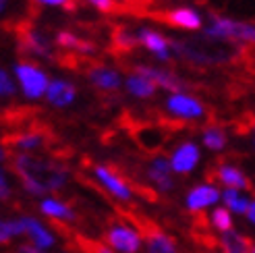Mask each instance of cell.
I'll list each match as a JSON object with an SVG mask.
<instances>
[{
	"label": "cell",
	"mask_w": 255,
	"mask_h": 253,
	"mask_svg": "<svg viewBox=\"0 0 255 253\" xmlns=\"http://www.w3.org/2000/svg\"><path fill=\"white\" fill-rule=\"evenodd\" d=\"M89 4H94V6H98L100 10H106V12H110V10H114V0H87Z\"/></svg>",
	"instance_id": "f1b7e54d"
},
{
	"label": "cell",
	"mask_w": 255,
	"mask_h": 253,
	"mask_svg": "<svg viewBox=\"0 0 255 253\" xmlns=\"http://www.w3.org/2000/svg\"><path fill=\"white\" fill-rule=\"evenodd\" d=\"M168 110L183 119H197L203 115V106L199 104V100L187 94H172L168 98Z\"/></svg>",
	"instance_id": "8fae6325"
},
{
	"label": "cell",
	"mask_w": 255,
	"mask_h": 253,
	"mask_svg": "<svg viewBox=\"0 0 255 253\" xmlns=\"http://www.w3.org/2000/svg\"><path fill=\"white\" fill-rule=\"evenodd\" d=\"M23 224H25V235L29 237L31 245H35L37 249L48 251L56 245V237L50 233L40 220H35L31 216H23Z\"/></svg>",
	"instance_id": "30bf717a"
},
{
	"label": "cell",
	"mask_w": 255,
	"mask_h": 253,
	"mask_svg": "<svg viewBox=\"0 0 255 253\" xmlns=\"http://www.w3.org/2000/svg\"><path fill=\"white\" fill-rule=\"evenodd\" d=\"M19 235H25L23 218H17V220H0V245L8 243L10 239H15Z\"/></svg>",
	"instance_id": "603a6c76"
},
{
	"label": "cell",
	"mask_w": 255,
	"mask_h": 253,
	"mask_svg": "<svg viewBox=\"0 0 255 253\" xmlns=\"http://www.w3.org/2000/svg\"><path fill=\"white\" fill-rule=\"evenodd\" d=\"M4 158H6V149H4V147H0V162H2Z\"/></svg>",
	"instance_id": "836d02e7"
},
{
	"label": "cell",
	"mask_w": 255,
	"mask_h": 253,
	"mask_svg": "<svg viewBox=\"0 0 255 253\" xmlns=\"http://www.w3.org/2000/svg\"><path fill=\"white\" fill-rule=\"evenodd\" d=\"M6 4H8V0H0V12H2V10L6 8Z\"/></svg>",
	"instance_id": "d6a6232c"
},
{
	"label": "cell",
	"mask_w": 255,
	"mask_h": 253,
	"mask_svg": "<svg viewBox=\"0 0 255 253\" xmlns=\"http://www.w3.org/2000/svg\"><path fill=\"white\" fill-rule=\"evenodd\" d=\"M15 90L17 87H15V83H12L10 75L4 69H0V96H12Z\"/></svg>",
	"instance_id": "4316f807"
},
{
	"label": "cell",
	"mask_w": 255,
	"mask_h": 253,
	"mask_svg": "<svg viewBox=\"0 0 255 253\" xmlns=\"http://www.w3.org/2000/svg\"><path fill=\"white\" fill-rule=\"evenodd\" d=\"M210 37H218V40H243V42H253L255 44V25L251 23H239L231 21L226 17H212V25L208 27Z\"/></svg>",
	"instance_id": "277c9868"
},
{
	"label": "cell",
	"mask_w": 255,
	"mask_h": 253,
	"mask_svg": "<svg viewBox=\"0 0 255 253\" xmlns=\"http://www.w3.org/2000/svg\"><path fill=\"white\" fill-rule=\"evenodd\" d=\"M94 174H96V179L100 181V185L104 187L110 195H114V197L121 199V201H131V199H133L131 187L127 185L119 174H114L110 168H106V166H96V168H94Z\"/></svg>",
	"instance_id": "8992f818"
},
{
	"label": "cell",
	"mask_w": 255,
	"mask_h": 253,
	"mask_svg": "<svg viewBox=\"0 0 255 253\" xmlns=\"http://www.w3.org/2000/svg\"><path fill=\"white\" fill-rule=\"evenodd\" d=\"M139 44L145 46L149 52H154L160 60L170 58V42L162 33H158L154 29H141L139 31Z\"/></svg>",
	"instance_id": "4fadbf2b"
},
{
	"label": "cell",
	"mask_w": 255,
	"mask_h": 253,
	"mask_svg": "<svg viewBox=\"0 0 255 253\" xmlns=\"http://www.w3.org/2000/svg\"><path fill=\"white\" fill-rule=\"evenodd\" d=\"M135 73L141 75V77H145V79H149L154 85H162V87H166V90H170L174 94H181L185 90V81L178 79L176 75H172L168 71H160V69H151V67H145V65H137Z\"/></svg>",
	"instance_id": "52a82bcc"
},
{
	"label": "cell",
	"mask_w": 255,
	"mask_h": 253,
	"mask_svg": "<svg viewBox=\"0 0 255 253\" xmlns=\"http://www.w3.org/2000/svg\"><path fill=\"white\" fill-rule=\"evenodd\" d=\"M62 253H69V251H62Z\"/></svg>",
	"instance_id": "d590c367"
},
{
	"label": "cell",
	"mask_w": 255,
	"mask_h": 253,
	"mask_svg": "<svg viewBox=\"0 0 255 253\" xmlns=\"http://www.w3.org/2000/svg\"><path fill=\"white\" fill-rule=\"evenodd\" d=\"M12 166H15L25 191H29L31 195H44L48 191H58L60 187H65L69 179L67 168H62L60 164L52 160L35 158L29 154L15 156Z\"/></svg>",
	"instance_id": "6da1fadb"
},
{
	"label": "cell",
	"mask_w": 255,
	"mask_h": 253,
	"mask_svg": "<svg viewBox=\"0 0 255 253\" xmlns=\"http://www.w3.org/2000/svg\"><path fill=\"white\" fill-rule=\"evenodd\" d=\"M212 226L216 231H220L222 233H228V231H233V216H231V210H226V208H216L212 212Z\"/></svg>",
	"instance_id": "484cf974"
},
{
	"label": "cell",
	"mask_w": 255,
	"mask_h": 253,
	"mask_svg": "<svg viewBox=\"0 0 255 253\" xmlns=\"http://www.w3.org/2000/svg\"><path fill=\"white\" fill-rule=\"evenodd\" d=\"M44 143V135L42 133H21L17 137L10 139V145L15 149H21V151H27V149H35Z\"/></svg>",
	"instance_id": "cb8c5ba5"
},
{
	"label": "cell",
	"mask_w": 255,
	"mask_h": 253,
	"mask_svg": "<svg viewBox=\"0 0 255 253\" xmlns=\"http://www.w3.org/2000/svg\"><path fill=\"white\" fill-rule=\"evenodd\" d=\"M222 193L212 185H199L193 187L187 195V210L191 212H201L206 208H212L214 204H218Z\"/></svg>",
	"instance_id": "ba28073f"
},
{
	"label": "cell",
	"mask_w": 255,
	"mask_h": 253,
	"mask_svg": "<svg viewBox=\"0 0 255 253\" xmlns=\"http://www.w3.org/2000/svg\"><path fill=\"white\" fill-rule=\"evenodd\" d=\"M42 4H50V6H69L71 0H37Z\"/></svg>",
	"instance_id": "4dcf8cb0"
},
{
	"label": "cell",
	"mask_w": 255,
	"mask_h": 253,
	"mask_svg": "<svg viewBox=\"0 0 255 253\" xmlns=\"http://www.w3.org/2000/svg\"><path fill=\"white\" fill-rule=\"evenodd\" d=\"M170 48L176 56H183L195 65H224L237 58L239 48L226 40H218V37H191L187 42H170Z\"/></svg>",
	"instance_id": "7a4b0ae2"
},
{
	"label": "cell",
	"mask_w": 255,
	"mask_h": 253,
	"mask_svg": "<svg viewBox=\"0 0 255 253\" xmlns=\"http://www.w3.org/2000/svg\"><path fill=\"white\" fill-rule=\"evenodd\" d=\"M197 162H199V147L195 143L187 141L174 149V154L170 158V166L178 174H187L197 166Z\"/></svg>",
	"instance_id": "9c48e42d"
},
{
	"label": "cell",
	"mask_w": 255,
	"mask_h": 253,
	"mask_svg": "<svg viewBox=\"0 0 255 253\" xmlns=\"http://www.w3.org/2000/svg\"><path fill=\"white\" fill-rule=\"evenodd\" d=\"M17 253H46L44 249H37L35 245H31V243H27V245H21L19 249H17Z\"/></svg>",
	"instance_id": "f546056e"
},
{
	"label": "cell",
	"mask_w": 255,
	"mask_h": 253,
	"mask_svg": "<svg viewBox=\"0 0 255 253\" xmlns=\"http://www.w3.org/2000/svg\"><path fill=\"white\" fill-rule=\"evenodd\" d=\"M220 247L224 253H251L253 245L247 237H243L241 233L228 231L220 235Z\"/></svg>",
	"instance_id": "ac0fdd59"
},
{
	"label": "cell",
	"mask_w": 255,
	"mask_h": 253,
	"mask_svg": "<svg viewBox=\"0 0 255 253\" xmlns=\"http://www.w3.org/2000/svg\"><path fill=\"white\" fill-rule=\"evenodd\" d=\"M168 23H172L174 27H183V29H199L201 17L193 8H176L168 15Z\"/></svg>",
	"instance_id": "ffe728a7"
},
{
	"label": "cell",
	"mask_w": 255,
	"mask_h": 253,
	"mask_svg": "<svg viewBox=\"0 0 255 253\" xmlns=\"http://www.w3.org/2000/svg\"><path fill=\"white\" fill-rule=\"evenodd\" d=\"M46 96H48V102H50V104L62 108V106L73 104V100H75V87H73L69 81L54 79V81H50Z\"/></svg>",
	"instance_id": "5bb4252c"
},
{
	"label": "cell",
	"mask_w": 255,
	"mask_h": 253,
	"mask_svg": "<svg viewBox=\"0 0 255 253\" xmlns=\"http://www.w3.org/2000/svg\"><path fill=\"white\" fill-rule=\"evenodd\" d=\"M216 176H218V181L226 187V189H235V191H241V189H249V181L245 179V174L241 172L239 168L235 166H218L216 170Z\"/></svg>",
	"instance_id": "e0dca14e"
},
{
	"label": "cell",
	"mask_w": 255,
	"mask_h": 253,
	"mask_svg": "<svg viewBox=\"0 0 255 253\" xmlns=\"http://www.w3.org/2000/svg\"><path fill=\"white\" fill-rule=\"evenodd\" d=\"M147 253H178L174 241L162 231H149L145 237Z\"/></svg>",
	"instance_id": "d6986e66"
},
{
	"label": "cell",
	"mask_w": 255,
	"mask_h": 253,
	"mask_svg": "<svg viewBox=\"0 0 255 253\" xmlns=\"http://www.w3.org/2000/svg\"><path fill=\"white\" fill-rule=\"evenodd\" d=\"M40 212L44 214V216L52 218V220H60V222L75 220V212H73L67 204H62L60 199H54V197H46V199H42Z\"/></svg>",
	"instance_id": "2e32d148"
},
{
	"label": "cell",
	"mask_w": 255,
	"mask_h": 253,
	"mask_svg": "<svg viewBox=\"0 0 255 253\" xmlns=\"http://www.w3.org/2000/svg\"><path fill=\"white\" fill-rule=\"evenodd\" d=\"M8 197H10V187H8L4 170L0 168V199H8Z\"/></svg>",
	"instance_id": "83f0119b"
},
{
	"label": "cell",
	"mask_w": 255,
	"mask_h": 253,
	"mask_svg": "<svg viewBox=\"0 0 255 253\" xmlns=\"http://www.w3.org/2000/svg\"><path fill=\"white\" fill-rule=\"evenodd\" d=\"M203 145L212 151H220L226 145V133L220 126H210V129L203 131Z\"/></svg>",
	"instance_id": "d4e9b609"
},
{
	"label": "cell",
	"mask_w": 255,
	"mask_h": 253,
	"mask_svg": "<svg viewBox=\"0 0 255 253\" xmlns=\"http://www.w3.org/2000/svg\"><path fill=\"white\" fill-rule=\"evenodd\" d=\"M89 81L96 87H100V90L112 92L121 87V75L108 67H94V69H89Z\"/></svg>",
	"instance_id": "9a60e30c"
},
{
	"label": "cell",
	"mask_w": 255,
	"mask_h": 253,
	"mask_svg": "<svg viewBox=\"0 0 255 253\" xmlns=\"http://www.w3.org/2000/svg\"><path fill=\"white\" fill-rule=\"evenodd\" d=\"M147 176H149V181L160 189V191H170L172 185H174L170 160L164 158V156L154 158V162H151L149 168H147Z\"/></svg>",
	"instance_id": "7c38bea8"
},
{
	"label": "cell",
	"mask_w": 255,
	"mask_h": 253,
	"mask_svg": "<svg viewBox=\"0 0 255 253\" xmlns=\"http://www.w3.org/2000/svg\"><path fill=\"white\" fill-rule=\"evenodd\" d=\"M245 216L249 218V222H251V224H255V201H251V204H249V210H247Z\"/></svg>",
	"instance_id": "1f68e13d"
},
{
	"label": "cell",
	"mask_w": 255,
	"mask_h": 253,
	"mask_svg": "<svg viewBox=\"0 0 255 253\" xmlns=\"http://www.w3.org/2000/svg\"><path fill=\"white\" fill-rule=\"evenodd\" d=\"M222 201H224L226 210L237 212V214H247L249 204H251L247 197H243L239 191H235V189H226V191H222Z\"/></svg>",
	"instance_id": "7402d4cb"
},
{
	"label": "cell",
	"mask_w": 255,
	"mask_h": 253,
	"mask_svg": "<svg viewBox=\"0 0 255 253\" xmlns=\"http://www.w3.org/2000/svg\"><path fill=\"white\" fill-rule=\"evenodd\" d=\"M106 245L114 253H139V249H141V237L131 226L114 224L106 233Z\"/></svg>",
	"instance_id": "5b68a950"
},
{
	"label": "cell",
	"mask_w": 255,
	"mask_h": 253,
	"mask_svg": "<svg viewBox=\"0 0 255 253\" xmlns=\"http://www.w3.org/2000/svg\"><path fill=\"white\" fill-rule=\"evenodd\" d=\"M127 90H129V94L137 96V98H151L156 92V85L151 83L149 79L141 77V75L133 73L129 79H127Z\"/></svg>",
	"instance_id": "44dd1931"
},
{
	"label": "cell",
	"mask_w": 255,
	"mask_h": 253,
	"mask_svg": "<svg viewBox=\"0 0 255 253\" xmlns=\"http://www.w3.org/2000/svg\"><path fill=\"white\" fill-rule=\"evenodd\" d=\"M15 75H17V79L21 83V90L23 94L35 100V98H40L48 92V75L42 71V69H37L35 65H29V62H17L15 65Z\"/></svg>",
	"instance_id": "3957f363"
},
{
	"label": "cell",
	"mask_w": 255,
	"mask_h": 253,
	"mask_svg": "<svg viewBox=\"0 0 255 253\" xmlns=\"http://www.w3.org/2000/svg\"><path fill=\"white\" fill-rule=\"evenodd\" d=\"M251 253H255V245H253V249H251Z\"/></svg>",
	"instance_id": "e575fe53"
}]
</instances>
